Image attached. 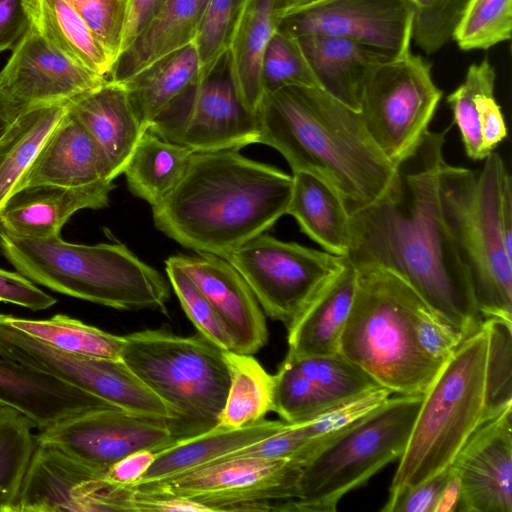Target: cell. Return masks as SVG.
I'll return each instance as SVG.
<instances>
[{
  "label": "cell",
  "instance_id": "obj_17",
  "mask_svg": "<svg viewBox=\"0 0 512 512\" xmlns=\"http://www.w3.org/2000/svg\"><path fill=\"white\" fill-rule=\"evenodd\" d=\"M274 378L273 409L292 424L381 387L340 352L332 355L287 354Z\"/></svg>",
  "mask_w": 512,
  "mask_h": 512
},
{
  "label": "cell",
  "instance_id": "obj_5",
  "mask_svg": "<svg viewBox=\"0 0 512 512\" xmlns=\"http://www.w3.org/2000/svg\"><path fill=\"white\" fill-rule=\"evenodd\" d=\"M0 251L33 283L119 310H165L170 286L125 245L69 243L60 235L16 237L0 231Z\"/></svg>",
  "mask_w": 512,
  "mask_h": 512
},
{
  "label": "cell",
  "instance_id": "obj_35",
  "mask_svg": "<svg viewBox=\"0 0 512 512\" xmlns=\"http://www.w3.org/2000/svg\"><path fill=\"white\" fill-rule=\"evenodd\" d=\"M193 153L147 130L123 171L130 192L151 207L157 205L179 182Z\"/></svg>",
  "mask_w": 512,
  "mask_h": 512
},
{
  "label": "cell",
  "instance_id": "obj_52",
  "mask_svg": "<svg viewBox=\"0 0 512 512\" xmlns=\"http://www.w3.org/2000/svg\"><path fill=\"white\" fill-rule=\"evenodd\" d=\"M30 23L27 0H0V52L12 50Z\"/></svg>",
  "mask_w": 512,
  "mask_h": 512
},
{
  "label": "cell",
  "instance_id": "obj_13",
  "mask_svg": "<svg viewBox=\"0 0 512 512\" xmlns=\"http://www.w3.org/2000/svg\"><path fill=\"white\" fill-rule=\"evenodd\" d=\"M0 355L25 368L58 379L130 413L176 420L174 411L151 391L122 359L68 353L12 325L0 332Z\"/></svg>",
  "mask_w": 512,
  "mask_h": 512
},
{
  "label": "cell",
  "instance_id": "obj_9",
  "mask_svg": "<svg viewBox=\"0 0 512 512\" xmlns=\"http://www.w3.org/2000/svg\"><path fill=\"white\" fill-rule=\"evenodd\" d=\"M121 359L176 415L179 438L215 427L230 385L225 351L202 335L147 329L124 336Z\"/></svg>",
  "mask_w": 512,
  "mask_h": 512
},
{
  "label": "cell",
  "instance_id": "obj_50",
  "mask_svg": "<svg viewBox=\"0 0 512 512\" xmlns=\"http://www.w3.org/2000/svg\"><path fill=\"white\" fill-rule=\"evenodd\" d=\"M0 301L22 306L32 311L45 310L57 303L35 283L20 274L0 269Z\"/></svg>",
  "mask_w": 512,
  "mask_h": 512
},
{
  "label": "cell",
  "instance_id": "obj_56",
  "mask_svg": "<svg viewBox=\"0 0 512 512\" xmlns=\"http://www.w3.org/2000/svg\"><path fill=\"white\" fill-rule=\"evenodd\" d=\"M306 1L308 0H277V12L279 18H281L293 8L305 3Z\"/></svg>",
  "mask_w": 512,
  "mask_h": 512
},
{
  "label": "cell",
  "instance_id": "obj_19",
  "mask_svg": "<svg viewBox=\"0 0 512 512\" xmlns=\"http://www.w3.org/2000/svg\"><path fill=\"white\" fill-rule=\"evenodd\" d=\"M461 483L459 512H512V405L486 418L451 464Z\"/></svg>",
  "mask_w": 512,
  "mask_h": 512
},
{
  "label": "cell",
  "instance_id": "obj_31",
  "mask_svg": "<svg viewBox=\"0 0 512 512\" xmlns=\"http://www.w3.org/2000/svg\"><path fill=\"white\" fill-rule=\"evenodd\" d=\"M208 0H168L151 27L114 63L106 79L124 82L157 59L194 42Z\"/></svg>",
  "mask_w": 512,
  "mask_h": 512
},
{
  "label": "cell",
  "instance_id": "obj_51",
  "mask_svg": "<svg viewBox=\"0 0 512 512\" xmlns=\"http://www.w3.org/2000/svg\"><path fill=\"white\" fill-rule=\"evenodd\" d=\"M167 2L168 0H127L120 55L129 50L151 27Z\"/></svg>",
  "mask_w": 512,
  "mask_h": 512
},
{
  "label": "cell",
  "instance_id": "obj_44",
  "mask_svg": "<svg viewBox=\"0 0 512 512\" xmlns=\"http://www.w3.org/2000/svg\"><path fill=\"white\" fill-rule=\"evenodd\" d=\"M495 70L488 59L472 64L466 73L464 82L447 97V103L453 113L454 122L459 128L462 143L467 156L475 161L486 158L483 152L481 129L475 107L474 97L479 89L489 81L495 80Z\"/></svg>",
  "mask_w": 512,
  "mask_h": 512
},
{
  "label": "cell",
  "instance_id": "obj_1",
  "mask_svg": "<svg viewBox=\"0 0 512 512\" xmlns=\"http://www.w3.org/2000/svg\"><path fill=\"white\" fill-rule=\"evenodd\" d=\"M450 127L428 130L402 160L386 191L349 213L345 256L405 280L442 320L465 337L483 324L469 276L445 224L438 187Z\"/></svg>",
  "mask_w": 512,
  "mask_h": 512
},
{
  "label": "cell",
  "instance_id": "obj_40",
  "mask_svg": "<svg viewBox=\"0 0 512 512\" xmlns=\"http://www.w3.org/2000/svg\"><path fill=\"white\" fill-rule=\"evenodd\" d=\"M512 0H469L453 34L464 51L489 49L511 38Z\"/></svg>",
  "mask_w": 512,
  "mask_h": 512
},
{
  "label": "cell",
  "instance_id": "obj_10",
  "mask_svg": "<svg viewBox=\"0 0 512 512\" xmlns=\"http://www.w3.org/2000/svg\"><path fill=\"white\" fill-rule=\"evenodd\" d=\"M431 66L411 51L378 63L365 82L359 114L368 134L396 166L429 130L442 98Z\"/></svg>",
  "mask_w": 512,
  "mask_h": 512
},
{
  "label": "cell",
  "instance_id": "obj_48",
  "mask_svg": "<svg viewBox=\"0 0 512 512\" xmlns=\"http://www.w3.org/2000/svg\"><path fill=\"white\" fill-rule=\"evenodd\" d=\"M450 466L420 484L389 495L382 512H433Z\"/></svg>",
  "mask_w": 512,
  "mask_h": 512
},
{
  "label": "cell",
  "instance_id": "obj_34",
  "mask_svg": "<svg viewBox=\"0 0 512 512\" xmlns=\"http://www.w3.org/2000/svg\"><path fill=\"white\" fill-rule=\"evenodd\" d=\"M66 110V104L25 109L0 137V210L17 190Z\"/></svg>",
  "mask_w": 512,
  "mask_h": 512
},
{
  "label": "cell",
  "instance_id": "obj_55",
  "mask_svg": "<svg viewBox=\"0 0 512 512\" xmlns=\"http://www.w3.org/2000/svg\"><path fill=\"white\" fill-rule=\"evenodd\" d=\"M22 111L0 86V137L13 124Z\"/></svg>",
  "mask_w": 512,
  "mask_h": 512
},
{
  "label": "cell",
  "instance_id": "obj_12",
  "mask_svg": "<svg viewBox=\"0 0 512 512\" xmlns=\"http://www.w3.org/2000/svg\"><path fill=\"white\" fill-rule=\"evenodd\" d=\"M225 259L273 320L288 326L343 267L346 257L260 234Z\"/></svg>",
  "mask_w": 512,
  "mask_h": 512
},
{
  "label": "cell",
  "instance_id": "obj_14",
  "mask_svg": "<svg viewBox=\"0 0 512 512\" xmlns=\"http://www.w3.org/2000/svg\"><path fill=\"white\" fill-rule=\"evenodd\" d=\"M148 130L193 152L239 150L260 137L258 117L239 99L226 56Z\"/></svg>",
  "mask_w": 512,
  "mask_h": 512
},
{
  "label": "cell",
  "instance_id": "obj_3",
  "mask_svg": "<svg viewBox=\"0 0 512 512\" xmlns=\"http://www.w3.org/2000/svg\"><path fill=\"white\" fill-rule=\"evenodd\" d=\"M259 143L277 150L292 173L327 183L350 213L378 199L396 168L366 130L359 112L319 87L289 86L264 96Z\"/></svg>",
  "mask_w": 512,
  "mask_h": 512
},
{
  "label": "cell",
  "instance_id": "obj_6",
  "mask_svg": "<svg viewBox=\"0 0 512 512\" xmlns=\"http://www.w3.org/2000/svg\"><path fill=\"white\" fill-rule=\"evenodd\" d=\"M484 160L474 170L443 162L438 176L441 209L481 318L512 321V236L501 219L509 172L495 151Z\"/></svg>",
  "mask_w": 512,
  "mask_h": 512
},
{
  "label": "cell",
  "instance_id": "obj_43",
  "mask_svg": "<svg viewBox=\"0 0 512 512\" xmlns=\"http://www.w3.org/2000/svg\"><path fill=\"white\" fill-rule=\"evenodd\" d=\"M170 285L185 314L199 334L224 351H233V342L216 310L181 268L174 256L165 262Z\"/></svg>",
  "mask_w": 512,
  "mask_h": 512
},
{
  "label": "cell",
  "instance_id": "obj_26",
  "mask_svg": "<svg viewBox=\"0 0 512 512\" xmlns=\"http://www.w3.org/2000/svg\"><path fill=\"white\" fill-rule=\"evenodd\" d=\"M356 277V268L346 258L343 267L286 326L287 354L315 356L339 352L340 337L355 294Z\"/></svg>",
  "mask_w": 512,
  "mask_h": 512
},
{
  "label": "cell",
  "instance_id": "obj_16",
  "mask_svg": "<svg viewBox=\"0 0 512 512\" xmlns=\"http://www.w3.org/2000/svg\"><path fill=\"white\" fill-rule=\"evenodd\" d=\"M412 0H308L280 18L278 28L296 37H342L388 58L410 51Z\"/></svg>",
  "mask_w": 512,
  "mask_h": 512
},
{
  "label": "cell",
  "instance_id": "obj_21",
  "mask_svg": "<svg viewBox=\"0 0 512 512\" xmlns=\"http://www.w3.org/2000/svg\"><path fill=\"white\" fill-rule=\"evenodd\" d=\"M116 178L105 152L87 129L66 110L17 190L36 185L85 187L113 182Z\"/></svg>",
  "mask_w": 512,
  "mask_h": 512
},
{
  "label": "cell",
  "instance_id": "obj_54",
  "mask_svg": "<svg viewBox=\"0 0 512 512\" xmlns=\"http://www.w3.org/2000/svg\"><path fill=\"white\" fill-rule=\"evenodd\" d=\"M461 496V483L458 472L450 465L449 476L437 498L433 512H455Z\"/></svg>",
  "mask_w": 512,
  "mask_h": 512
},
{
  "label": "cell",
  "instance_id": "obj_27",
  "mask_svg": "<svg viewBox=\"0 0 512 512\" xmlns=\"http://www.w3.org/2000/svg\"><path fill=\"white\" fill-rule=\"evenodd\" d=\"M297 38L318 87L359 112L367 77L388 57L347 38L319 34Z\"/></svg>",
  "mask_w": 512,
  "mask_h": 512
},
{
  "label": "cell",
  "instance_id": "obj_8",
  "mask_svg": "<svg viewBox=\"0 0 512 512\" xmlns=\"http://www.w3.org/2000/svg\"><path fill=\"white\" fill-rule=\"evenodd\" d=\"M424 395H392L320 445L303 465L296 499L273 511L335 512L339 501L403 455Z\"/></svg>",
  "mask_w": 512,
  "mask_h": 512
},
{
  "label": "cell",
  "instance_id": "obj_4",
  "mask_svg": "<svg viewBox=\"0 0 512 512\" xmlns=\"http://www.w3.org/2000/svg\"><path fill=\"white\" fill-rule=\"evenodd\" d=\"M356 271L339 352L393 394L424 395L444 365L417 342L416 321L427 303L389 270L367 266Z\"/></svg>",
  "mask_w": 512,
  "mask_h": 512
},
{
  "label": "cell",
  "instance_id": "obj_37",
  "mask_svg": "<svg viewBox=\"0 0 512 512\" xmlns=\"http://www.w3.org/2000/svg\"><path fill=\"white\" fill-rule=\"evenodd\" d=\"M21 332L59 350L97 358L121 359L124 336L108 333L64 314L28 319L4 314Z\"/></svg>",
  "mask_w": 512,
  "mask_h": 512
},
{
  "label": "cell",
  "instance_id": "obj_28",
  "mask_svg": "<svg viewBox=\"0 0 512 512\" xmlns=\"http://www.w3.org/2000/svg\"><path fill=\"white\" fill-rule=\"evenodd\" d=\"M285 425L286 422L282 420L264 418L234 429L216 425L204 432L180 438L156 451L150 467L132 485L173 478L214 463L233 451L280 431Z\"/></svg>",
  "mask_w": 512,
  "mask_h": 512
},
{
  "label": "cell",
  "instance_id": "obj_25",
  "mask_svg": "<svg viewBox=\"0 0 512 512\" xmlns=\"http://www.w3.org/2000/svg\"><path fill=\"white\" fill-rule=\"evenodd\" d=\"M0 403L21 411L38 430L89 410L115 407L91 393L31 371L1 355Z\"/></svg>",
  "mask_w": 512,
  "mask_h": 512
},
{
  "label": "cell",
  "instance_id": "obj_29",
  "mask_svg": "<svg viewBox=\"0 0 512 512\" xmlns=\"http://www.w3.org/2000/svg\"><path fill=\"white\" fill-rule=\"evenodd\" d=\"M199 55L192 42L157 59L123 83L143 126L151 124L200 81Z\"/></svg>",
  "mask_w": 512,
  "mask_h": 512
},
{
  "label": "cell",
  "instance_id": "obj_23",
  "mask_svg": "<svg viewBox=\"0 0 512 512\" xmlns=\"http://www.w3.org/2000/svg\"><path fill=\"white\" fill-rule=\"evenodd\" d=\"M104 471L36 442L13 512H90L89 484Z\"/></svg>",
  "mask_w": 512,
  "mask_h": 512
},
{
  "label": "cell",
  "instance_id": "obj_36",
  "mask_svg": "<svg viewBox=\"0 0 512 512\" xmlns=\"http://www.w3.org/2000/svg\"><path fill=\"white\" fill-rule=\"evenodd\" d=\"M230 385L218 426L240 428L265 418L273 409L274 378L250 354L225 351Z\"/></svg>",
  "mask_w": 512,
  "mask_h": 512
},
{
  "label": "cell",
  "instance_id": "obj_53",
  "mask_svg": "<svg viewBox=\"0 0 512 512\" xmlns=\"http://www.w3.org/2000/svg\"><path fill=\"white\" fill-rule=\"evenodd\" d=\"M155 458L151 450L133 452L108 467L102 475L105 483L113 486H128L136 483Z\"/></svg>",
  "mask_w": 512,
  "mask_h": 512
},
{
  "label": "cell",
  "instance_id": "obj_24",
  "mask_svg": "<svg viewBox=\"0 0 512 512\" xmlns=\"http://www.w3.org/2000/svg\"><path fill=\"white\" fill-rule=\"evenodd\" d=\"M107 155L115 176L123 171L148 130L140 122L123 83L106 79L66 103Z\"/></svg>",
  "mask_w": 512,
  "mask_h": 512
},
{
  "label": "cell",
  "instance_id": "obj_47",
  "mask_svg": "<svg viewBox=\"0 0 512 512\" xmlns=\"http://www.w3.org/2000/svg\"><path fill=\"white\" fill-rule=\"evenodd\" d=\"M415 330L420 348L441 364H445L466 338L435 314L429 306L420 312Z\"/></svg>",
  "mask_w": 512,
  "mask_h": 512
},
{
  "label": "cell",
  "instance_id": "obj_22",
  "mask_svg": "<svg viewBox=\"0 0 512 512\" xmlns=\"http://www.w3.org/2000/svg\"><path fill=\"white\" fill-rule=\"evenodd\" d=\"M113 188V182L76 188L54 185L20 188L0 210V231L24 238L58 236L76 212L107 206Z\"/></svg>",
  "mask_w": 512,
  "mask_h": 512
},
{
  "label": "cell",
  "instance_id": "obj_11",
  "mask_svg": "<svg viewBox=\"0 0 512 512\" xmlns=\"http://www.w3.org/2000/svg\"><path fill=\"white\" fill-rule=\"evenodd\" d=\"M300 472L292 459L242 457L122 487L141 496L189 500L210 511H272L274 503L297 498Z\"/></svg>",
  "mask_w": 512,
  "mask_h": 512
},
{
  "label": "cell",
  "instance_id": "obj_30",
  "mask_svg": "<svg viewBox=\"0 0 512 512\" xmlns=\"http://www.w3.org/2000/svg\"><path fill=\"white\" fill-rule=\"evenodd\" d=\"M277 0H254L241 20L226 54L229 73L245 108L257 115L264 99L262 65L278 29Z\"/></svg>",
  "mask_w": 512,
  "mask_h": 512
},
{
  "label": "cell",
  "instance_id": "obj_42",
  "mask_svg": "<svg viewBox=\"0 0 512 512\" xmlns=\"http://www.w3.org/2000/svg\"><path fill=\"white\" fill-rule=\"evenodd\" d=\"M264 96L284 87H318L298 38L277 29L266 48L262 65Z\"/></svg>",
  "mask_w": 512,
  "mask_h": 512
},
{
  "label": "cell",
  "instance_id": "obj_39",
  "mask_svg": "<svg viewBox=\"0 0 512 512\" xmlns=\"http://www.w3.org/2000/svg\"><path fill=\"white\" fill-rule=\"evenodd\" d=\"M254 0H208L194 40L200 60V81L226 56L236 30Z\"/></svg>",
  "mask_w": 512,
  "mask_h": 512
},
{
  "label": "cell",
  "instance_id": "obj_18",
  "mask_svg": "<svg viewBox=\"0 0 512 512\" xmlns=\"http://www.w3.org/2000/svg\"><path fill=\"white\" fill-rule=\"evenodd\" d=\"M105 80L54 49L31 24L0 71V86L22 110L66 104Z\"/></svg>",
  "mask_w": 512,
  "mask_h": 512
},
{
  "label": "cell",
  "instance_id": "obj_49",
  "mask_svg": "<svg viewBox=\"0 0 512 512\" xmlns=\"http://www.w3.org/2000/svg\"><path fill=\"white\" fill-rule=\"evenodd\" d=\"M495 80L484 84L475 94L483 152L487 157L507 137V126L501 108L494 96Z\"/></svg>",
  "mask_w": 512,
  "mask_h": 512
},
{
  "label": "cell",
  "instance_id": "obj_41",
  "mask_svg": "<svg viewBox=\"0 0 512 512\" xmlns=\"http://www.w3.org/2000/svg\"><path fill=\"white\" fill-rule=\"evenodd\" d=\"M488 333L486 359V418L512 405V321H483Z\"/></svg>",
  "mask_w": 512,
  "mask_h": 512
},
{
  "label": "cell",
  "instance_id": "obj_15",
  "mask_svg": "<svg viewBox=\"0 0 512 512\" xmlns=\"http://www.w3.org/2000/svg\"><path fill=\"white\" fill-rule=\"evenodd\" d=\"M35 439L106 470L133 452H156L180 438L170 420L109 407L63 418L39 429Z\"/></svg>",
  "mask_w": 512,
  "mask_h": 512
},
{
  "label": "cell",
  "instance_id": "obj_20",
  "mask_svg": "<svg viewBox=\"0 0 512 512\" xmlns=\"http://www.w3.org/2000/svg\"><path fill=\"white\" fill-rule=\"evenodd\" d=\"M212 304L233 342V351L253 355L268 340L265 316L240 273L223 257L174 255Z\"/></svg>",
  "mask_w": 512,
  "mask_h": 512
},
{
  "label": "cell",
  "instance_id": "obj_46",
  "mask_svg": "<svg viewBox=\"0 0 512 512\" xmlns=\"http://www.w3.org/2000/svg\"><path fill=\"white\" fill-rule=\"evenodd\" d=\"M67 1L74 7L114 65L121 51L127 0Z\"/></svg>",
  "mask_w": 512,
  "mask_h": 512
},
{
  "label": "cell",
  "instance_id": "obj_32",
  "mask_svg": "<svg viewBox=\"0 0 512 512\" xmlns=\"http://www.w3.org/2000/svg\"><path fill=\"white\" fill-rule=\"evenodd\" d=\"M292 177L287 214L324 251L345 257L349 246V213L344 202L334 189L314 175L295 172Z\"/></svg>",
  "mask_w": 512,
  "mask_h": 512
},
{
  "label": "cell",
  "instance_id": "obj_38",
  "mask_svg": "<svg viewBox=\"0 0 512 512\" xmlns=\"http://www.w3.org/2000/svg\"><path fill=\"white\" fill-rule=\"evenodd\" d=\"M32 420L0 403V512H13L36 439Z\"/></svg>",
  "mask_w": 512,
  "mask_h": 512
},
{
  "label": "cell",
  "instance_id": "obj_45",
  "mask_svg": "<svg viewBox=\"0 0 512 512\" xmlns=\"http://www.w3.org/2000/svg\"><path fill=\"white\" fill-rule=\"evenodd\" d=\"M469 0H412V39L427 54L440 50L453 34Z\"/></svg>",
  "mask_w": 512,
  "mask_h": 512
},
{
  "label": "cell",
  "instance_id": "obj_7",
  "mask_svg": "<svg viewBox=\"0 0 512 512\" xmlns=\"http://www.w3.org/2000/svg\"><path fill=\"white\" fill-rule=\"evenodd\" d=\"M488 333L484 323L467 336L424 394L389 495L414 487L449 467L486 419Z\"/></svg>",
  "mask_w": 512,
  "mask_h": 512
},
{
  "label": "cell",
  "instance_id": "obj_33",
  "mask_svg": "<svg viewBox=\"0 0 512 512\" xmlns=\"http://www.w3.org/2000/svg\"><path fill=\"white\" fill-rule=\"evenodd\" d=\"M31 25L54 49L107 78L113 63L67 0H27Z\"/></svg>",
  "mask_w": 512,
  "mask_h": 512
},
{
  "label": "cell",
  "instance_id": "obj_2",
  "mask_svg": "<svg viewBox=\"0 0 512 512\" xmlns=\"http://www.w3.org/2000/svg\"><path fill=\"white\" fill-rule=\"evenodd\" d=\"M293 177L234 149L194 152L151 207L156 228L196 253L225 258L287 214Z\"/></svg>",
  "mask_w": 512,
  "mask_h": 512
}]
</instances>
